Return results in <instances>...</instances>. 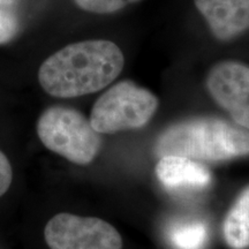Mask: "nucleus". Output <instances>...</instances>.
I'll return each mask as SVG.
<instances>
[{
    "instance_id": "1",
    "label": "nucleus",
    "mask_w": 249,
    "mask_h": 249,
    "mask_svg": "<svg viewBox=\"0 0 249 249\" xmlns=\"http://www.w3.org/2000/svg\"><path fill=\"white\" fill-rule=\"evenodd\" d=\"M123 51L113 42L90 39L59 50L40 65L38 82L50 96L74 98L111 85L124 70Z\"/></svg>"
},
{
    "instance_id": "2",
    "label": "nucleus",
    "mask_w": 249,
    "mask_h": 249,
    "mask_svg": "<svg viewBox=\"0 0 249 249\" xmlns=\"http://www.w3.org/2000/svg\"><path fill=\"white\" fill-rule=\"evenodd\" d=\"M155 154L197 161H224L249 155V130L216 117H195L171 124L160 134Z\"/></svg>"
},
{
    "instance_id": "3",
    "label": "nucleus",
    "mask_w": 249,
    "mask_h": 249,
    "mask_svg": "<svg viewBox=\"0 0 249 249\" xmlns=\"http://www.w3.org/2000/svg\"><path fill=\"white\" fill-rule=\"evenodd\" d=\"M37 135L49 150L77 165H88L102 147V136L75 108L54 105L37 121Z\"/></svg>"
},
{
    "instance_id": "4",
    "label": "nucleus",
    "mask_w": 249,
    "mask_h": 249,
    "mask_svg": "<svg viewBox=\"0 0 249 249\" xmlns=\"http://www.w3.org/2000/svg\"><path fill=\"white\" fill-rule=\"evenodd\" d=\"M158 108V98L133 81H120L93 104L90 123L99 134H114L145 126Z\"/></svg>"
},
{
    "instance_id": "5",
    "label": "nucleus",
    "mask_w": 249,
    "mask_h": 249,
    "mask_svg": "<svg viewBox=\"0 0 249 249\" xmlns=\"http://www.w3.org/2000/svg\"><path fill=\"white\" fill-rule=\"evenodd\" d=\"M45 241L51 249H121L123 240L111 224L99 218L62 213L46 224Z\"/></svg>"
},
{
    "instance_id": "6",
    "label": "nucleus",
    "mask_w": 249,
    "mask_h": 249,
    "mask_svg": "<svg viewBox=\"0 0 249 249\" xmlns=\"http://www.w3.org/2000/svg\"><path fill=\"white\" fill-rule=\"evenodd\" d=\"M205 86L233 123L249 130V66L233 60L218 62L208 73Z\"/></svg>"
},
{
    "instance_id": "7",
    "label": "nucleus",
    "mask_w": 249,
    "mask_h": 249,
    "mask_svg": "<svg viewBox=\"0 0 249 249\" xmlns=\"http://www.w3.org/2000/svg\"><path fill=\"white\" fill-rule=\"evenodd\" d=\"M213 35L227 42L249 30V0H194Z\"/></svg>"
},
{
    "instance_id": "8",
    "label": "nucleus",
    "mask_w": 249,
    "mask_h": 249,
    "mask_svg": "<svg viewBox=\"0 0 249 249\" xmlns=\"http://www.w3.org/2000/svg\"><path fill=\"white\" fill-rule=\"evenodd\" d=\"M155 171L158 181L171 193L201 192L211 183V173L203 164L181 156H163Z\"/></svg>"
},
{
    "instance_id": "9",
    "label": "nucleus",
    "mask_w": 249,
    "mask_h": 249,
    "mask_svg": "<svg viewBox=\"0 0 249 249\" xmlns=\"http://www.w3.org/2000/svg\"><path fill=\"white\" fill-rule=\"evenodd\" d=\"M165 235L173 249H204L209 241V227L196 218H177L167 224Z\"/></svg>"
},
{
    "instance_id": "10",
    "label": "nucleus",
    "mask_w": 249,
    "mask_h": 249,
    "mask_svg": "<svg viewBox=\"0 0 249 249\" xmlns=\"http://www.w3.org/2000/svg\"><path fill=\"white\" fill-rule=\"evenodd\" d=\"M224 238L232 249L249 247V187L239 195L223 226Z\"/></svg>"
},
{
    "instance_id": "11",
    "label": "nucleus",
    "mask_w": 249,
    "mask_h": 249,
    "mask_svg": "<svg viewBox=\"0 0 249 249\" xmlns=\"http://www.w3.org/2000/svg\"><path fill=\"white\" fill-rule=\"evenodd\" d=\"M77 7L89 13L112 14L141 0H73Z\"/></svg>"
},
{
    "instance_id": "12",
    "label": "nucleus",
    "mask_w": 249,
    "mask_h": 249,
    "mask_svg": "<svg viewBox=\"0 0 249 249\" xmlns=\"http://www.w3.org/2000/svg\"><path fill=\"white\" fill-rule=\"evenodd\" d=\"M20 22L11 9L0 6V45L7 44L17 37Z\"/></svg>"
},
{
    "instance_id": "13",
    "label": "nucleus",
    "mask_w": 249,
    "mask_h": 249,
    "mask_svg": "<svg viewBox=\"0 0 249 249\" xmlns=\"http://www.w3.org/2000/svg\"><path fill=\"white\" fill-rule=\"evenodd\" d=\"M13 180V171L6 155L0 150V197L8 191Z\"/></svg>"
},
{
    "instance_id": "14",
    "label": "nucleus",
    "mask_w": 249,
    "mask_h": 249,
    "mask_svg": "<svg viewBox=\"0 0 249 249\" xmlns=\"http://www.w3.org/2000/svg\"><path fill=\"white\" fill-rule=\"evenodd\" d=\"M18 0H0V6L1 7H12V6H14L15 4H18Z\"/></svg>"
}]
</instances>
